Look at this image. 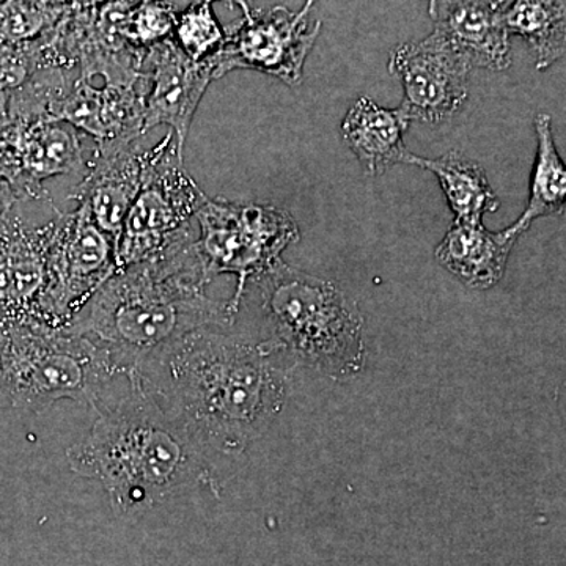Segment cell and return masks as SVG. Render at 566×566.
Returning <instances> with one entry per match:
<instances>
[{
	"label": "cell",
	"instance_id": "obj_1",
	"mask_svg": "<svg viewBox=\"0 0 566 566\" xmlns=\"http://www.w3.org/2000/svg\"><path fill=\"white\" fill-rule=\"evenodd\" d=\"M282 354L273 342H253L210 326L145 357L128 378L205 455H238L285 405L289 378Z\"/></svg>",
	"mask_w": 566,
	"mask_h": 566
},
{
	"label": "cell",
	"instance_id": "obj_2",
	"mask_svg": "<svg viewBox=\"0 0 566 566\" xmlns=\"http://www.w3.org/2000/svg\"><path fill=\"white\" fill-rule=\"evenodd\" d=\"M191 240L115 271L66 324L114 354L126 374L178 338L232 324L227 304L207 296V274Z\"/></svg>",
	"mask_w": 566,
	"mask_h": 566
},
{
	"label": "cell",
	"instance_id": "obj_3",
	"mask_svg": "<svg viewBox=\"0 0 566 566\" xmlns=\"http://www.w3.org/2000/svg\"><path fill=\"white\" fill-rule=\"evenodd\" d=\"M129 382L128 395L96 409L98 419L66 460L74 474L102 483L117 512L140 513L203 479L207 469L180 424Z\"/></svg>",
	"mask_w": 566,
	"mask_h": 566
},
{
	"label": "cell",
	"instance_id": "obj_4",
	"mask_svg": "<svg viewBox=\"0 0 566 566\" xmlns=\"http://www.w3.org/2000/svg\"><path fill=\"white\" fill-rule=\"evenodd\" d=\"M273 342L334 379L364 367V323L356 304L333 282L294 270L282 260L253 279Z\"/></svg>",
	"mask_w": 566,
	"mask_h": 566
},
{
	"label": "cell",
	"instance_id": "obj_5",
	"mask_svg": "<svg viewBox=\"0 0 566 566\" xmlns=\"http://www.w3.org/2000/svg\"><path fill=\"white\" fill-rule=\"evenodd\" d=\"M114 354L66 331L14 329L0 334V394L24 411L41 412L59 400L98 409L117 376Z\"/></svg>",
	"mask_w": 566,
	"mask_h": 566
},
{
	"label": "cell",
	"instance_id": "obj_6",
	"mask_svg": "<svg viewBox=\"0 0 566 566\" xmlns=\"http://www.w3.org/2000/svg\"><path fill=\"white\" fill-rule=\"evenodd\" d=\"M200 234L193 245L208 281L216 275L238 277L237 292L227 303L229 314L240 311L249 282L281 262L282 252L300 241V227L289 211L271 205L205 200L196 212Z\"/></svg>",
	"mask_w": 566,
	"mask_h": 566
},
{
	"label": "cell",
	"instance_id": "obj_7",
	"mask_svg": "<svg viewBox=\"0 0 566 566\" xmlns=\"http://www.w3.org/2000/svg\"><path fill=\"white\" fill-rule=\"evenodd\" d=\"M115 273V243L82 205L55 216L48 255L46 285L41 297L44 323L63 331Z\"/></svg>",
	"mask_w": 566,
	"mask_h": 566
},
{
	"label": "cell",
	"instance_id": "obj_8",
	"mask_svg": "<svg viewBox=\"0 0 566 566\" xmlns=\"http://www.w3.org/2000/svg\"><path fill=\"white\" fill-rule=\"evenodd\" d=\"M316 0H305L303 9L292 11L277 6L253 10L227 29L226 40L211 55L214 80L233 70L270 74L296 87L303 81L304 63L314 48L322 21L311 22Z\"/></svg>",
	"mask_w": 566,
	"mask_h": 566
},
{
	"label": "cell",
	"instance_id": "obj_9",
	"mask_svg": "<svg viewBox=\"0 0 566 566\" xmlns=\"http://www.w3.org/2000/svg\"><path fill=\"white\" fill-rule=\"evenodd\" d=\"M207 196L174 151L134 200L115 243V271L155 259L191 240V221Z\"/></svg>",
	"mask_w": 566,
	"mask_h": 566
},
{
	"label": "cell",
	"instance_id": "obj_10",
	"mask_svg": "<svg viewBox=\"0 0 566 566\" xmlns=\"http://www.w3.org/2000/svg\"><path fill=\"white\" fill-rule=\"evenodd\" d=\"M142 137L96 145L88 174L71 196L114 243L129 208L153 174L174 151L182 156L172 129L153 147H142Z\"/></svg>",
	"mask_w": 566,
	"mask_h": 566
},
{
	"label": "cell",
	"instance_id": "obj_11",
	"mask_svg": "<svg viewBox=\"0 0 566 566\" xmlns=\"http://www.w3.org/2000/svg\"><path fill=\"white\" fill-rule=\"evenodd\" d=\"M82 133L63 122L25 115L0 117V178L21 200L50 202L43 182L80 169Z\"/></svg>",
	"mask_w": 566,
	"mask_h": 566
},
{
	"label": "cell",
	"instance_id": "obj_12",
	"mask_svg": "<svg viewBox=\"0 0 566 566\" xmlns=\"http://www.w3.org/2000/svg\"><path fill=\"white\" fill-rule=\"evenodd\" d=\"M55 219L31 226L10 211L0 218V334L14 329L52 331L41 297Z\"/></svg>",
	"mask_w": 566,
	"mask_h": 566
},
{
	"label": "cell",
	"instance_id": "obj_13",
	"mask_svg": "<svg viewBox=\"0 0 566 566\" xmlns=\"http://www.w3.org/2000/svg\"><path fill=\"white\" fill-rule=\"evenodd\" d=\"M472 66L430 39L395 48L389 73L403 85L401 111L411 122L441 123L457 114L469 96Z\"/></svg>",
	"mask_w": 566,
	"mask_h": 566
},
{
	"label": "cell",
	"instance_id": "obj_14",
	"mask_svg": "<svg viewBox=\"0 0 566 566\" xmlns=\"http://www.w3.org/2000/svg\"><path fill=\"white\" fill-rule=\"evenodd\" d=\"M63 74L48 103V118L69 123L96 145L145 136V80L136 84H106L95 87L77 74Z\"/></svg>",
	"mask_w": 566,
	"mask_h": 566
},
{
	"label": "cell",
	"instance_id": "obj_15",
	"mask_svg": "<svg viewBox=\"0 0 566 566\" xmlns=\"http://www.w3.org/2000/svg\"><path fill=\"white\" fill-rule=\"evenodd\" d=\"M142 74L147 81L144 133L169 126L182 153L197 107L214 81L211 57L193 62L169 39L147 51Z\"/></svg>",
	"mask_w": 566,
	"mask_h": 566
},
{
	"label": "cell",
	"instance_id": "obj_16",
	"mask_svg": "<svg viewBox=\"0 0 566 566\" xmlns=\"http://www.w3.org/2000/svg\"><path fill=\"white\" fill-rule=\"evenodd\" d=\"M433 31L428 39L455 52L474 69L502 71L512 65L510 35L494 0H430Z\"/></svg>",
	"mask_w": 566,
	"mask_h": 566
},
{
	"label": "cell",
	"instance_id": "obj_17",
	"mask_svg": "<svg viewBox=\"0 0 566 566\" xmlns=\"http://www.w3.org/2000/svg\"><path fill=\"white\" fill-rule=\"evenodd\" d=\"M515 243L504 230L493 233L483 223L453 221L434 255L469 289L488 290L504 277Z\"/></svg>",
	"mask_w": 566,
	"mask_h": 566
},
{
	"label": "cell",
	"instance_id": "obj_18",
	"mask_svg": "<svg viewBox=\"0 0 566 566\" xmlns=\"http://www.w3.org/2000/svg\"><path fill=\"white\" fill-rule=\"evenodd\" d=\"M409 120L401 107L385 109L368 96H360L348 111L342 134L345 142L371 175L385 174L397 164H405L403 134Z\"/></svg>",
	"mask_w": 566,
	"mask_h": 566
},
{
	"label": "cell",
	"instance_id": "obj_19",
	"mask_svg": "<svg viewBox=\"0 0 566 566\" xmlns=\"http://www.w3.org/2000/svg\"><path fill=\"white\" fill-rule=\"evenodd\" d=\"M405 164L436 175L457 222L483 223L486 212L497 211L501 207L485 169L461 151L452 150L434 159L408 153Z\"/></svg>",
	"mask_w": 566,
	"mask_h": 566
},
{
	"label": "cell",
	"instance_id": "obj_20",
	"mask_svg": "<svg viewBox=\"0 0 566 566\" xmlns=\"http://www.w3.org/2000/svg\"><path fill=\"white\" fill-rule=\"evenodd\" d=\"M510 36H521L536 55V69L547 70L566 50L565 0H494Z\"/></svg>",
	"mask_w": 566,
	"mask_h": 566
},
{
	"label": "cell",
	"instance_id": "obj_21",
	"mask_svg": "<svg viewBox=\"0 0 566 566\" xmlns=\"http://www.w3.org/2000/svg\"><path fill=\"white\" fill-rule=\"evenodd\" d=\"M536 158L532 172L531 197L526 210L504 232L517 240L539 218L564 214L566 205L565 164L554 142L553 123L547 114L535 118Z\"/></svg>",
	"mask_w": 566,
	"mask_h": 566
},
{
	"label": "cell",
	"instance_id": "obj_22",
	"mask_svg": "<svg viewBox=\"0 0 566 566\" xmlns=\"http://www.w3.org/2000/svg\"><path fill=\"white\" fill-rule=\"evenodd\" d=\"M172 39L189 59L203 62L222 46L226 31L212 11V3L192 2L178 13Z\"/></svg>",
	"mask_w": 566,
	"mask_h": 566
},
{
	"label": "cell",
	"instance_id": "obj_23",
	"mask_svg": "<svg viewBox=\"0 0 566 566\" xmlns=\"http://www.w3.org/2000/svg\"><path fill=\"white\" fill-rule=\"evenodd\" d=\"M65 10L51 9L35 0H2L0 44H24L39 40L61 20Z\"/></svg>",
	"mask_w": 566,
	"mask_h": 566
},
{
	"label": "cell",
	"instance_id": "obj_24",
	"mask_svg": "<svg viewBox=\"0 0 566 566\" xmlns=\"http://www.w3.org/2000/svg\"><path fill=\"white\" fill-rule=\"evenodd\" d=\"M178 11L166 0H139L126 14L123 35L136 50L147 52L172 39Z\"/></svg>",
	"mask_w": 566,
	"mask_h": 566
},
{
	"label": "cell",
	"instance_id": "obj_25",
	"mask_svg": "<svg viewBox=\"0 0 566 566\" xmlns=\"http://www.w3.org/2000/svg\"><path fill=\"white\" fill-rule=\"evenodd\" d=\"M20 197L11 189L9 182L0 178V218L13 211L14 205L20 202Z\"/></svg>",
	"mask_w": 566,
	"mask_h": 566
},
{
	"label": "cell",
	"instance_id": "obj_26",
	"mask_svg": "<svg viewBox=\"0 0 566 566\" xmlns=\"http://www.w3.org/2000/svg\"><path fill=\"white\" fill-rule=\"evenodd\" d=\"M192 2H218V0H192ZM221 2L229 3L230 7H238V9L243 10V17H249L252 13V2L253 0H221Z\"/></svg>",
	"mask_w": 566,
	"mask_h": 566
},
{
	"label": "cell",
	"instance_id": "obj_27",
	"mask_svg": "<svg viewBox=\"0 0 566 566\" xmlns=\"http://www.w3.org/2000/svg\"><path fill=\"white\" fill-rule=\"evenodd\" d=\"M35 2L41 3V6L51 7V9L65 10L69 9L73 0H35Z\"/></svg>",
	"mask_w": 566,
	"mask_h": 566
},
{
	"label": "cell",
	"instance_id": "obj_28",
	"mask_svg": "<svg viewBox=\"0 0 566 566\" xmlns=\"http://www.w3.org/2000/svg\"><path fill=\"white\" fill-rule=\"evenodd\" d=\"M114 2V0H73L70 7L76 9H88V7L102 6V3Z\"/></svg>",
	"mask_w": 566,
	"mask_h": 566
}]
</instances>
